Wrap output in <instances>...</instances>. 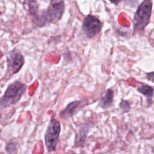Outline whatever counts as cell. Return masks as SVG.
Wrapping results in <instances>:
<instances>
[{
  "label": "cell",
  "instance_id": "277c9868",
  "mask_svg": "<svg viewBox=\"0 0 154 154\" xmlns=\"http://www.w3.org/2000/svg\"><path fill=\"white\" fill-rule=\"evenodd\" d=\"M7 72L9 76L13 75L19 72L23 67L25 59L20 51L14 48L9 51L6 55Z\"/></svg>",
  "mask_w": 154,
  "mask_h": 154
},
{
  "label": "cell",
  "instance_id": "30bf717a",
  "mask_svg": "<svg viewBox=\"0 0 154 154\" xmlns=\"http://www.w3.org/2000/svg\"><path fill=\"white\" fill-rule=\"evenodd\" d=\"M28 7V13L32 19L37 20L38 17V5L36 1H29L27 2Z\"/></svg>",
  "mask_w": 154,
  "mask_h": 154
},
{
  "label": "cell",
  "instance_id": "6da1fadb",
  "mask_svg": "<svg viewBox=\"0 0 154 154\" xmlns=\"http://www.w3.org/2000/svg\"><path fill=\"white\" fill-rule=\"evenodd\" d=\"M26 85L16 80L11 83L0 97V107L5 108L16 105L25 92Z\"/></svg>",
  "mask_w": 154,
  "mask_h": 154
},
{
  "label": "cell",
  "instance_id": "4fadbf2b",
  "mask_svg": "<svg viewBox=\"0 0 154 154\" xmlns=\"http://www.w3.org/2000/svg\"><path fill=\"white\" fill-rule=\"evenodd\" d=\"M146 78L148 80L152 82H153V72H152L150 73H147V76H146Z\"/></svg>",
  "mask_w": 154,
  "mask_h": 154
},
{
  "label": "cell",
  "instance_id": "7c38bea8",
  "mask_svg": "<svg viewBox=\"0 0 154 154\" xmlns=\"http://www.w3.org/2000/svg\"><path fill=\"white\" fill-rule=\"evenodd\" d=\"M119 108L124 112H128L131 109L130 103L128 100H122L119 104Z\"/></svg>",
  "mask_w": 154,
  "mask_h": 154
},
{
  "label": "cell",
  "instance_id": "ba28073f",
  "mask_svg": "<svg viewBox=\"0 0 154 154\" xmlns=\"http://www.w3.org/2000/svg\"><path fill=\"white\" fill-rule=\"evenodd\" d=\"M80 103L81 102L79 100H75L70 102L63 110L60 112V117L62 119H67L73 116Z\"/></svg>",
  "mask_w": 154,
  "mask_h": 154
},
{
  "label": "cell",
  "instance_id": "52a82bcc",
  "mask_svg": "<svg viewBox=\"0 0 154 154\" xmlns=\"http://www.w3.org/2000/svg\"><path fill=\"white\" fill-rule=\"evenodd\" d=\"M113 99L114 92L111 88H108L105 91L103 95L101 96L99 102V104L102 109H108L112 105L113 102Z\"/></svg>",
  "mask_w": 154,
  "mask_h": 154
},
{
  "label": "cell",
  "instance_id": "9c48e42d",
  "mask_svg": "<svg viewBox=\"0 0 154 154\" xmlns=\"http://www.w3.org/2000/svg\"><path fill=\"white\" fill-rule=\"evenodd\" d=\"M137 91L144 95L147 99L148 102H152V97L153 96V87L148 85H141L137 88Z\"/></svg>",
  "mask_w": 154,
  "mask_h": 154
},
{
  "label": "cell",
  "instance_id": "8fae6325",
  "mask_svg": "<svg viewBox=\"0 0 154 154\" xmlns=\"http://www.w3.org/2000/svg\"><path fill=\"white\" fill-rule=\"evenodd\" d=\"M18 149V143L16 141L8 142L5 147V151L8 154H14Z\"/></svg>",
  "mask_w": 154,
  "mask_h": 154
},
{
  "label": "cell",
  "instance_id": "3957f363",
  "mask_svg": "<svg viewBox=\"0 0 154 154\" xmlns=\"http://www.w3.org/2000/svg\"><path fill=\"white\" fill-rule=\"evenodd\" d=\"M61 131V125L59 121L54 118L51 119L45 134V143L48 152H54L56 149Z\"/></svg>",
  "mask_w": 154,
  "mask_h": 154
},
{
  "label": "cell",
  "instance_id": "8992f818",
  "mask_svg": "<svg viewBox=\"0 0 154 154\" xmlns=\"http://www.w3.org/2000/svg\"><path fill=\"white\" fill-rule=\"evenodd\" d=\"M65 4L63 1H52L46 11H44L49 22L60 20L64 11Z\"/></svg>",
  "mask_w": 154,
  "mask_h": 154
},
{
  "label": "cell",
  "instance_id": "7a4b0ae2",
  "mask_svg": "<svg viewBox=\"0 0 154 154\" xmlns=\"http://www.w3.org/2000/svg\"><path fill=\"white\" fill-rule=\"evenodd\" d=\"M152 11V1L146 0L138 6L133 18L134 30L136 32L143 31L150 22Z\"/></svg>",
  "mask_w": 154,
  "mask_h": 154
},
{
  "label": "cell",
  "instance_id": "5b68a950",
  "mask_svg": "<svg viewBox=\"0 0 154 154\" xmlns=\"http://www.w3.org/2000/svg\"><path fill=\"white\" fill-rule=\"evenodd\" d=\"M102 26L100 20L96 16L88 14L84 19L82 30L87 38H91L100 32Z\"/></svg>",
  "mask_w": 154,
  "mask_h": 154
}]
</instances>
